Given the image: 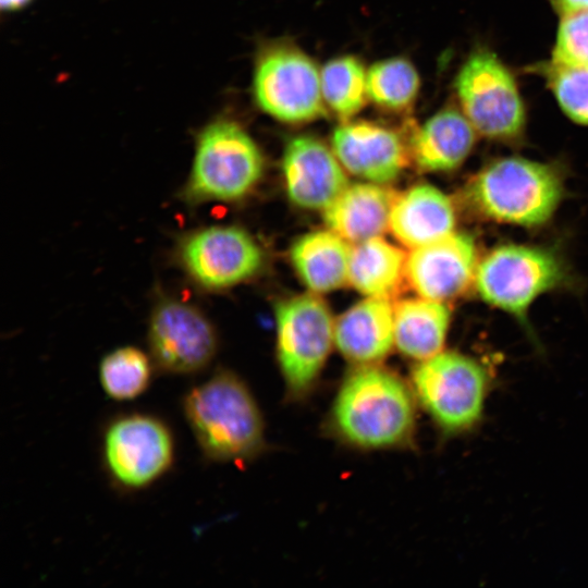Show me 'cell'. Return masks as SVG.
Here are the masks:
<instances>
[{
  "label": "cell",
  "instance_id": "1",
  "mask_svg": "<svg viewBox=\"0 0 588 588\" xmlns=\"http://www.w3.org/2000/svg\"><path fill=\"white\" fill-rule=\"evenodd\" d=\"M417 401L409 382L380 364L355 366L342 380L323 420V432L363 452L415 445Z\"/></svg>",
  "mask_w": 588,
  "mask_h": 588
},
{
  "label": "cell",
  "instance_id": "2",
  "mask_svg": "<svg viewBox=\"0 0 588 588\" xmlns=\"http://www.w3.org/2000/svg\"><path fill=\"white\" fill-rule=\"evenodd\" d=\"M182 406L207 460L244 464L267 450L264 415L249 387L235 372L216 371L187 391Z\"/></svg>",
  "mask_w": 588,
  "mask_h": 588
},
{
  "label": "cell",
  "instance_id": "3",
  "mask_svg": "<svg viewBox=\"0 0 588 588\" xmlns=\"http://www.w3.org/2000/svg\"><path fill=\"white\" fill-rule=\"evenodd\" d=\"M264 170L262 152L248 132L232 119L218 118L197 134L180 196L189 205L237 201L253 192Z\"/></svg>",
  "mask_w": 588,
  "mask_h": 588
},
{
  "label": "cell",
  "instance_id": "4",
  "mask_svg": "<svg viewBox=\"0 0 588 588\" xmlns=\"http://www.w3.org/2000/svg\"><path fill=\"white\" fill-rule=\"evenodd\" d=\"M562 195L563 182L556 169L518 157L488 164L465 189L468 204L479 215L523 226L547 222Z\"/></svg>",
  "mask_w": 588,
  "mask_h": 588
},
{
  "label": "cell",
  "instance_id": "5",
  "mask_svg": "<svg viewBox=\"0 0 588 588\" xmlns=\"http://www.w3.org/2000/svg\"><path fill=\"white\" fill-rule=\"evenodd\" d=\"M408 382L418 406L442 437L463 434L480 421L490 377L473 357L441 351L417 362Z\"/></svg>",
  "mask_w": 588,
  "mask_h": 588
},
{
  "label": "cell",
  "instance_id": "6",
  "mask_svg": "<svg viewBox=\"0 0 588 588\" xmlns=\"http://www.w3.org/2000/svg\"><path fill=\"white\" fill-rule=\"evenodd\" d=\"M334 321L328 305L315 294L277 304V362L287 401L302 402L316 389L334 345Z\"/></svg>",
  "mask_w": 588,
  "mask_h": 588
},
{
  "label": "cell",
  "instance_id": "7",
  "mask_svg": "<svg viewBox=\"0 0 588 588\" xmlns=\"http://www.w3.org/2000/svg\"><path fill=\"white\" fill-rule=\"evenodd\" d=\"M564 279V266L552 250L511 244L488 253L473 282L482 301L525 321L531 303Z\"/></svg>",
  "mask_w": 588,
  "mask_h": 588
},
{
  "label": "cell",
  "instance_id": "8",
  "mask_svg": "<svg viewBox=\"0 0 588 588\" xmlns=\"http://www.w3.org/2000/svg\"><path fill=\"white\" fill-rule=\"evenodd\" d=\"M253 96L265 113L286 123H304L324 114L320 72L303 50L274 42L257 56Z\"/></svg>",
  "mask_w": 588,
  "mask_h": 588
},
{
  "label": "cell",
  "instance_id": "9",
  "mask_svg": "<svg viewBox=\"0 0 588 588\" xmlns=\"http://www.w3.org/2000/svg\"><path fill=\"white\" fill-rule=\"evenodd\" d=\"M455 89L477 133L500 140L522 134L526 115L516 82L494 53L474 52L457 73Z\"/></svg>",
  "mask_w": 588,
  "mask_h": 588
},
{
  "label": "cell",
  "instance_id": "10",
  "mask_svg": "<svg viewBox=\"0 0 588 588\" xmlns=\"http://www.w3.org/2000/svg\"><path fill=\"white\" fill-rule=\"evenodd\" d=\"M102 460L111 480L125 490H140L172 467L174 439L160 418L132 413L111 420L102 436Z\"/></svg>",
  "mask_w": 588,
  "mask_h": 588
},
{
  "label": "cell",
  "instance_id": "11",
  "mask_svg": "<svg viewBox=\"0 0 588 588\" xmlns=\"http://www.w3.org/2000/svg\"><path fill=\"white\" fill-rule=\"evenodd\" d=\"M175 258L193 283L204 290L221 291L258 273L264 252L243 228L211 225L184 234L177 242Z\"/></svg>",
  "mask_w": 588,
  "mask_h": 588
},
{
  "label": "cell",
  "instance_id": "12",
  "mask_svg": "<svg viewBox=\"0 0 588 588\" xmlns=\"http://www.w3.org/2000/svg\"><path fill=\"white\" fill-rule=\"evenodd\" d=\"M147 342L155 365L171 375H193L212 362L218 350L215 327L196 306L159 298L150 313Z\"/></svg>",
  "mask_w": 588,
  "mask_h": 588
},
{
  "label": "cell",
  "instance_id": "13",
  "mask_svg": "<svg viewBox=\"0 0 588 588\" xmlns=\"http://www.w3.org/2000/svg\"><path fill=\"white\" fill-rule=\"evenodd\" d=\"M344 170L334 151L315 136L298 135L285 146L283 180L297 207L324 210L348 185Z\"/></svg>",
  "mask_w": 588,
  "mask_h": 588
},
{
  "label": "cell",
  "instance_id": "14",
  "mask_svg": "<svg viewBox=\"0 0 588 588\" xmlns=\"http://www.w3.org/2000/svg\"><path fill=\"white\" fill-rule=\"evenodd\" d=\"M474 240L464 233L450 235L412 249L406 280L420 297L443 302L466 290L477 267Z\"/></svg>",
  "mask_w": 588,
  "mask_h": 588
},
{
  "label": "cell",
  "instance_id": "15",
  "mask_svg": "<svg viewBox=\"0 0 588 588\" xmlns=\"http://www.w3.org/2000/svg\"><path fill=\"white\" fill-rule=\"evenodd\" d=\"M343 168L372 183L395 180L408 163L409 147L393 130L369 121L345 122L332 135Z\"/></svg>",
  "mask_w": 588,
  "mask_h": 588
},
{
  "label": "cell",
  "instance_id": "16",
  "mask_svg": "<svg viewBox=\"0 0 588 588\" xmlns=\"http://www.w3.org/2000/svg\"><path fill=\"white\" fill-rule=\"evenodd\" d=\"M334 345L354 366L380 364L395 346L394 306L366 297L334 321Z\"/></svg>",
  "mask_w": 588,
  "mask_h": 588
},
{
  "label": "cell",
  "instance_id": "17",
  "mask_svg": "<svg viewBox=\"0 0 588 588\" xmlns=\"http://www.w3.org/2000/svg\"><path fill=\"white\" fill-rule=\"evenodd\" d=\"M453 204L438 187L417 184L396 195L389 229L408 248H417L441 240L454 231Z\"/></svg>",
  "mask_w": 588,
  "mask_h": 588
},
{
  "label": "cell",
  "instance_id": "18",
  "mask_svg": "<svg viewBox=\"0 0 588 588\" xmlns=\"http://www.w3.org/2000/svg\"><path fill=\"white\" fill-rule=\"evenodd\" d=\"M476 133L463 111L446 107L412 132L411 157L424 171H452L469 155Z\"/></svg>",
  "mask_w": 588,
  "mask_h": 588
},
{
  "label": "cell",
  "instance_id": "19",
  "mask_svg": "<svg viewBox=\"0 0 588 588\" xmlns=\"http://www.w3.org/2000/svg\"><path fill=\"white\" fill-rule=\"evenodd\" d=\"M396 193L378 183L347 185L323 210L329 230L350 243L381 236L389 229Z\"/></svg>",
  "mask_w": 588,
  "mask_h": 588
},
{
  "label": "cell",
  "instance_id": "20",
  "mask_svg": "<svg viewBox=\"0 0 588 588\" xmlns=\"http://www.w3.org/2000/svg\"><path fill=\"white\" fill-rule=\"evenodd\" d=\"M351 246L333 231H314L297 238L290 258L302 282L314 293H327L348 282Z\"/></svg>",
  "mask_w": 588,
  "mask_h": 588
},
{
  "label": "cell",
  "instance_id": "21",
  "mask_svg": "<svg viewBox=\"0 0 588 588\" xmlns=\"http://www.w3.org/2000/svg\"><path fill=\"white\" fill-rule=\"evenodd\" d=\"M451 314L443 302L406 298L394 305V342L407 358L416 362L442 351Z\"/></svg>",
  "mask_w": 588,
  "mask_h": 588
},
{
  "label": "cell",
  "instance_id": "22",
  "mask_svg": "<svg viewBox=\"0 0 588 588\" xmlns=\"http://www.w3.org/2000/svg\"><path fill=\"white\" fill-rule=\"evenodd\" d=\"M406 254L381 236L351 246L348 283L366 297L391 299L406 279Z\"/></svg>",
  "mask_w": 588,
  "mask_h": 588
},
{
  "label": "cell",
  "instance_id": "23",
  "mask_svg": "<svg viewBox=\"0 0 588 588\" xmlns=\"http://www.w3.org/2000/svg\"><path fill=\"white\" fill-rule=\"evenodd\" d=\"M324 105L339 118L357 114L368 98L367 71L359 58L341 56L329 60L320 72Z\"/></svg>",
  "mask_w": 588,
  "mask_h": 588
},
{
  "label": "cell",
  "instance_id": "24",
  "mask_svg": "<svg viewBox=\"0 0 588 588\" xmlns=\"http://www.w3.org/2000/svg\"><path fill=\"white\" fill-rule=\"evenodd\" d=\"M419 85L416 68L404 57L380 60L367 71L368 98L390 112L409 110L416 101Z\"/></svg>",
  "mask_w": 588,
  "mask_h": 588
},
{
  "label": "cell",
  "instance_id": "25",
  "mask_svg": "<svg viewBox=\"0 0 588 588\" xmlns=\"http://www.w3.org/2000/svg\"><path fill=\"white\" fill-rule=\"evenodd\" d=\"M98 375L107 396L115 401H130L148 389L152 364L142 350L130 345L121 346L102 357Z\"/></svg>",
  "mask_w": 588,
  "mask_h": 588
},
{
  "label": "cell",
  "instance_id": "26",
  "mask_svg": "<svg viewBox=\"0 0 588 588\" xmlns=\"http://www.w3.org/2000/svg\"><path fill=\"white\" fill-rule=\"evenodd\" d=\"M546 74L560 107L574 122L588 125V66L550 63Z\"/></svg>",
  "mask_w": 588,
  "mask_h": 588
},
{
  "label": "cell",
  "instance_id": "27",
  "mask_svg": "<svg viewBox=\"0 0 588 588\" xmlns=\"http://www.w3.org/2000/svg\"><path fill=\"white\" fill-rule=\"evenodd\" d=\"M552 62L572 66H588V11L562 16Z\"/></svg>",
  "mask_w": 588,
  "mask_h": 588
},
{
  "label": "cell",
  "instance_id": "28",
  "mask_svg": "<svg viewBox=\"0 0 588 588\" xmlns=\"http://www.w3.org/2000/svg\"><path fill=\"white\" fill-rule=\"evenodd\" d=\"M551 3L561 16L588 11V0H551Z\"/></svg>",
  "mask_w": 588,
  "mask_h": 588
},
{
  "label": "cell",
  "instance_id": "29",
  "mask_svg": "<svg viewBox=\"0 0 588 588\" xmlns=\"http://www.w3.org/2000/svg\"><path fill=\"white\" fill-rule=\"evenodd\" d=\"M32 0H0V5L2 11L12 12L23 9Z\"/></svg>",
  "mask_w": 588,
  "mask_h": 588
}]
</instances>
